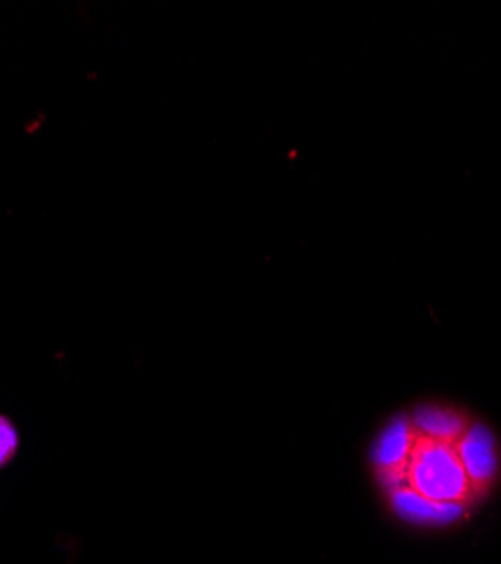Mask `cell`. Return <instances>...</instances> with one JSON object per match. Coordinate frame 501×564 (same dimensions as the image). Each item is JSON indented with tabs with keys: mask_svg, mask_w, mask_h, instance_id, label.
Here are the masks:
<instances>
[{
	"mask_svg": "<svg viewBox=\"0 0 501 564\" xmlns=\"http://www.w3.org/2000/svg\"><path fill=\"white\" fill-rule=\"evenodd\" d=\"M404 484L436 503H466L472 492L457 447L416 434Z\"/></svg>",
	"mask_w": 501,
	"mask_h": 564,
	"instance_id": "cell-1",
	"label": "cell"
},
{
	"mask_svg": "<svg viewBox=\"0 0 501 564\" xmlns=\"http://www.w3.org/2000/svg\"><path fill=\"white\" fill-rule=\"evenodd\" d=\"M454 447H457L459 460L466 469L470 492L483 495L490 488V484L497 479V469H499L497 445L490 430L483 425H470Z\"/></svg>",
	"mask_w": 501,
	"mask_h": 564,
	"instance_id": "cell-2",
	"label": "cell"
},
{
	"mask_svg": "<svg viewBox=\"0 0 501 564\" xmlns=\"http://www.w3.org/2000/svg\"><path fill=\"white\" fill-rule=\"evenodd\" d=\"M414 441H416V432L412 427V422L400 417L391 422V425L382 432L380 441L375 443L373 463L386 488H395L404 484L406 463H409V456H412Z\"/></svg>",
	"mask_w": 501,
	"mask_h": 564,
	"instance_id": "cell-3",
	"label": "cell"
},
{
	"mask_svg": "<svg viewBox=\"0 0 501 564\" xmlns=\"http://www.w3.org/2000/svg\"><path fill=\"white\" fill-rule=\"evenodd\" d=\"M389 497L393 503V510L404 517L409 522L418 524H447L461 517L464 506L461 503H436L416 490L409 488L406 484L389 488Z\"/></svg>",
	"mask_w": 501,
	"mask_h": 564,
	"instance_id": "cell-4",
	"label": "cell"
},
{
	"mask_svg": "<svg viewBox=\"0 0 501 564\" xmlns=\"http://www.w3.org/2000/svg\"><path fill=\"white\" fill-rule=\"evenodd\" d=\"M412 427L418 436L447 443V445H457V441L466 434L470 427L464 413L447 409V406H418L412 415Z\"/></svg>",
	"mask_w": 501,
	"mask_h": 564,
	"instance_id": "cell-5",
	"label": "cell"
},
{
	"mask_svg": "<svg viewBox=\"0 0 501 564\" xmlns=\"http://www.w3.org/2000/svg\"><path fill=\"white\" fill-rule=\"evenodd\" d=\"M17 449V432L6 417H0V465H6Z\"/></svg>",
	"mask_w": 501,
	"mask_h": 564,
	"instance_id": "cell-6",
	"label": "cell"
}]
</instances>
